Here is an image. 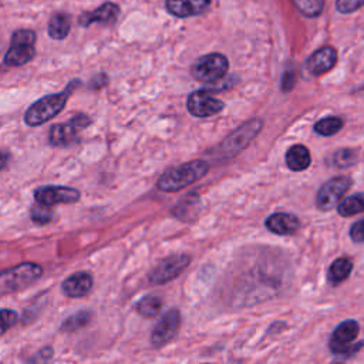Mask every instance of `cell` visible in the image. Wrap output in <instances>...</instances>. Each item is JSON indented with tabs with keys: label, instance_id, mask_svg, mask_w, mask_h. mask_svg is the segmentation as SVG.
Instances as JSON below:
<instances>
[{
	"label": "cell",
	"instance_id": "obj_1",
	"mask_svg": "<svg viewBox=\"0 0 364 364\" xmlns=\"http://www.w3.org/2000/svg\"><path fill=\"white\" fill-rule=\"evenodd\" d=\"M209 171V164L203 159H195L188 164L171 168L158 179V188L164 192H176L203 178Z\"/></svg>",
	"mask_w": 364,
	"mask_h": 364
},
{
	"label": "cell",
	"instance_id": "obj_2",
	"mask_svg": "<svg viewBox=\"0 0 364 364\" xmlns=\"http://www.w3.org/2000/svg\"><path fill=\"white\" fill-rule=\"evenodd\" d=\"M78 84H80V81L74 80L65 87L64 91H61L58 94H48V95L37 100L33 105H30V108L26 112V117H24L26 124L30 127H38V125L50 121L51 118H54L65 107L67 98L70 97L74 87H77Z\"/></svg>",
	"mask_w": 364,
	"mask_h": 364
},
{
	"label": "cell",
	"instance_id": "obj_3",
	"mask_svg": "<svg viewBox=\"0 0 364 364\" xmlns=\"http://www.w3.org/2000/svg\"><path fill=\"white\" fill-rule=\"evenodd\" d=\"M43 274L40 264L26 262L0 272V297L20 291L38 280Z\"/></svg>",
	"mask_w": 364,
	"mask_h": 364
},
{
	"label": "cell",
	"instance_id": "obj_4",
	"mask_svg": "<svg viewBox=\"0 0 364 364\" xmlns=\"http://www.w3.org/2000/svg\"><path fill=\"white\" fill-rule=\"evenodd\" d=\"M36 33L28 28H20L13 33L10 47L4 55V64L20 67L33 60L36 54Z\"/></svg>",
	"mask_w": 364,
	"mask_h": 364
},
{
	"label": "cell",
	"instance_id": "obj_5",
	"mask_svg": "<svg viewBox=\"0 0 364 364\" xmlns=\"http://www.w3.org/2000/svg\"><path fill=\"white\" fill-rule=\"evenodd\" d=\"M229 70L228 58L220 53H210L199 57L192 65V75L200 82H216Z\"/></svg>",
	"mask_w": 364,
	"mask_h": 364
},
{
	"label": "cell",
	"instance_id": "obj_6",
	"mask_svg": "<svg viewBox=\"0 0 364 364\" xmlns=\"http://www.w3.org/2000/svg\"><path fill=\"white\" fill-rule=\"evenodd\" d=\"M358 331L360 326L355 320H346L340 323L330 337L331 353H334L336 355H347L353 354L355 350H360L364 346V341L361 344H354Z\"/></svg>",
	"mask_w": 364,
	"mask_h": 364
},
{
	"label": "cell",
	"instance_id": "obj_7",
	"mask_svg": "<svg viewBox=\"0 0 364 364\" xmlns=\"http://www.w3.org/2000/svg\"><path fill=\"white\" fill-rule=\"evenodd\" d=\"M263 122L260 119H250L240 125L236 131H233L220 145V151L223 155L235 156L240 152L247 144L260 132Z\"/></svg>",
	"mask_w": 364,
	"mask_h": 364
},
{
	"label": "cell",
	"instance_id": "obj_8",
	"mask_svg": "<svg viewBox=\"0 0 364 364\" xmlns=\"http://www.w3.org/2000/svg\"><path fill=\"white\" fill-rule=\"evenodd\" d=\"M191 263V256L181 253L172 255L161 260L149 273V282L155 284H164L178 277Z\"/></svg>",
	"mask_w": 364,
	"mask_h": 364
},
{
	"label": "cell",
	"instance_id": "obj_9",
	"mask_svg": "<svg viewBox=\"0 0 364 364\" xmlns=\"http://www.w3.org/2000/svg\"><path fill=\"white\" fill-rule=\"evenodd\" d=\"M91 119L84 114L74 115L68 122L57 124L50 129V144L53 146H67L77 139L78 131L88 127Z\"/></svg>",
	"mask_w": 364,
	"mask_h": 364
},
{
	"label": "cell",
	"instance_id": "obj_10",
	"mask_svg": "<svg viewBox=\"0 0 364 364\" xmlns=\"http://www.w3.org/2000/svg\"><path fill=\"white\" fill-rule=\"evenodd\" d=\"M351 179L347 176H337L326 182L317 196H316V205L320 210H330L338 205L343 195L350 189Z\"/></svg>",
	"mask_w": 364,
	"mask_h": 364
},
{
	"label": "cell",
	"instance_id": "obj_11",
	"mask_svg": "<svg viewBox=\"0 0 364 364\" xmlns=\"http://www.w3.org/2000/svg\"><path fill=\"white\" fill-rule=\"evenodd\" d=\"M186 108L193 117L206 118L223 109V102L215 98L208 90L193 91L186 100Z\"/></svg>",
	"mask_w": 364,
	"mask_h": 364
},
{
	"label": "cell",
	"instance_id": "obj_12",
	"mask_svg": "<svg viewBox=\"0 0 364 364\" xmlns=\"http://www.w3.org/2000/svg\"><path fill=\"white\" fill-rule=\"evenodd\" d=\"M179 326H181V313L175 309L166 311L152 330V334H151L152 346L162 347L168 344L176 336Z\"/></svg>",
	"mask_w": 364,
	"mask_h": 364
},
{
	"label": "cell",
	"instance_id": "obj_13",
	"mask_svg": "<svg viewBox=\"0 0 364 364\" xmlns=\"http://www.w3.org/2000/svg\"><path fill=\"white\" fill-rule=\"evenodd\" d=\"M81 193L68 186H43L36 189L34 199L37 203L54 206L58 203H74L80 199Z\"/></svg>",
	"mask_w": 364,
	"mask_h": 364
},
{
	"label": "cell",
	"instance_id": "obj_14",
	"mask_svg": "<svg viewBox=\"0 0 364 364\" xmlns=\"http://www.w3.org/2000/svg\"><path fill=\"white\" fill-rule=\"evenodd\" d=\"M336 63H337V50L331 46H324L309 57L306 67L310 74L321 75L330 71L336 65Z\"/></svg>",
	"mask_w": 364,
	"mask_h": 364
},
{
	"label": "cell",
	"instance_id": "obj_15",
	"mask_svg": "<svg viewBox=\"0 0 364 364\" xmlns=\"http://www.w3.org/2000/svg\"><path fill=\"white\" fill-rule=\"evenodd\" d=\"M118 14H119V7L115 3L107 1L101 6H98L92 11H84L82 14H80L78 24L82 26V27H88L94 23L109 24V23H114L117 20Z\"/></svg>",
	"mask_w": 364,
	"mask_h": 364
},
{
	"label": "cell",
	"instance_id": "obj_16",
	"mask_svg": "<svg viewBox=\"0 0 364 364\" xmlns=\"http://www.w3.org/2000/svg\"><path fill=\"white\" fill-rule=\"evenodd\" d=\"M212 0H165L168 13L175 17L185 18L203 13Z\"/></svg>",
	"mask_w": 364,
	"mask_h": 364
},
{
	"label": "cell",
	"instance_id": "obj_17",
	"mask_svg": "<svg viewBox=\"0 0 364 364\" xmlns=\"http://www.w3.org/2000/svg\"><path fill=\"white\" fill-rule=\"evenodd\" d=\"M92 287V277L87 272H77L67 277L63 284L61 290L68 297H84Z\"/></svg>",
	"mask_w": 364,
	"mask_h": 364
},
{
	"label": "cell",
	"instance_id": "obj_18",
	"mask_svg": "<svg viewBox=\"0 0 364 364\" xmlns=\"http://www.w3.org/2000/svg\"><path fill=\"white\" fill-rule=\"evenodd\" d=\"M264 225L270 232H273L276 235H291L299 230L300 220L291 213L279 212V213L270 215L266 219Z\"/></svg>",
	"mask_w": 364,
	"mask_h": 364
},
{
	"label": "cell",
	"instance_id": "obj_19",
	"mask_svg": "<svg viewBox=\"0 0 364 364\" xmlns=\"http://www.w3.org/2000/svg\"><path fill=\"white\" fill-rule=\"evenodd\" d=\"M310 162H311L310 151L304 145H300V144L293 145L286 152V165L289 169L294 172L307 169L310 166Z\"/></svg>",
	"mask_w": 364,
	"mask_h": 364
},
{
	"label": "cell",
	"instance_id": "obj_20",
	"mask_svg": "<svg viewBox=\"0 0 364 364\" xmlns=\"http://www.w3.org/2000/svg\"><path fill=\"white\" fill-rule=\"evenodd\" d=\"M71 28L70 16L65 13H55L48 20V34L54 40H63L68 36Z\"/></svg>",
	"mask_w": 364,
	"mask_h": 364
},
{
	"label": "cell",
	"instance_id": "obj_21",
	"mask_svg": "<svg viewBox=\"0 0 364 364\" xmlns=\"http://www.w3.org/2000/svg\"><path fill=\"white\" fill-rule=\"evenodd\" d=\"M353 270V262L348 257L336 259L328 269V280L331 284H340L344 282Z\"/></svg>",
	"mask_w": 364,
	"mask_h": 364
},
{
	"label": "cell",
	"instance_id": "obj_22",
	"mask_svg": "<svg viewBox=\"0 0 364 364\" xmlns=\"http://www.w3.org/2000/svg\"><path fill=\"white\" fill-rule=\"evenodd\" d=\"M337 212L341 216H353L364 212V193L350 195L343 199L337 206Z\"/></svg>",
	"mask_w": 364,
	"mask_h": 364
},
{
	"label": "cell",
	"instance_id": "obj_23",
	"mask_svg": "<svg viewBox=\"0 0 364 364\" xmlns=\"http://www.w3.org/2000/svg\"><path fill=\"white\" fill-rule=\"evenodd\" d=\"M162 307V300L155 294H148L136 303V311L144 317H155Z\"/></svg>",
	"mask_w": 364,
	"mask_h": 364
},
{
	"label": "cell",
	"instance_id": "obj_24",
	"mask_svg": "<svg viewBox=\"0 0 364 364\" xmlns=\"http://www.w3.org/2000/svg\"><path fill=\"white\" fill-rule=\"evenodd\" d=\"M296 9L309 18L318 17L323 13L326 0H291Z\"/></svg>",
	"mask_w": 364,
	"mask_h": 364
},
{
	"label": "cell",
	"instance_id": "obj_25",
	"mask_svg": "<svg viewBox=\"0 0 364 364\" xmlns=\"http://www.w3.org/2000/svg\"><path fill=\"white\" fill-rule=\"evenodd\" d=\"M341 128H343V119L338 118V117H327V118H323V119L317 121L316 125H314V131H316L318 135H323V136L334 135V134H337Z\"/></svg>",
	"mask_w": 364,
	"mask_h": 364
},
{
	"label": "cell",
	"instance_id": "obj_26",
	"mask_svg": "<svg viewBox=\"0 0 364 364\" xmlns=\"http://www.w3.org/2000/svg\"><path fill=\"white\" fill-rule=\"evenodd\" d=\"M91 320V313L90 311H78L73 316H70L63 324H61V330L63 331H68V333H73V331H77L82 327H85Z\"/></svg>",
	"mask_w": 364,
	"mask_h": 364
},
{
	"label": "cell",
	"instance_id": "obj_27",
	"mask_svg": "<svg viewBox=\"0 0 364 364\" xmlns=\"http://www.w3.org/2000/svg\"><path fill=\"white\" fill-rule=\"evenodd\" d=\"M50 208L51 206L36 203L33 206V209H31V219H33V222H36L38 225H44V223L51 222L53 218H54V213H53V210Z\"/></svg>",
	"mask_w": 364,
	"mask_h": 364
},
{
	"label": "cell",
	"instance_id": "obj_28",
	"mask_svg": "<svg viewBox=\"0 0 364 364\" xmlns=\"http://www.w3.org/2000/svg\"><path fill=\"white\" fill-rule=\"evenodd\" d=\"M355 159H357V152L353 149H340V151L334 152V155H333V164L340 168L353 165L355 162Z\"/></svg>",
	"mask_w": 364,
	"mask_h": 364
},
{
	"label": "cell",
	"instance_id": "obj_29",
	"mask_svg": "<svg viewBox=\"0 0 364 364\" xmlns=\"http://www.w3.org/2000/svg\"><path fill=\"white\" fill-rule=\"evenodd\" d=\"M18 320V316L14 310L1 309L0 310V336L4 334L10 327H13Z\"/></svg>",
	"mask_w": 364,
	"mask_h": 364
},
{
	"label": "cell",
	"instance_id": "obj_30",
	"mask_svg": "<svg viewBox=\"0 0 364 364\" xmlns=\"http://www.w3.org/2000/svg\"><path fill=\"white\" fill-rule=\"evenodd\" d=\"M364 6V0H336V10L341 14H350Z\"/></svg>",
	"mask_w": 364,
	"mask_h": 364
},
{
	"label": "cell",
	"instance_id": "obj_31",
	"mask_svg": "<svg viewBox=\"0 0 364 364\" xmlns=\"http://www.w3.org/2000/svg\"><path fill=\"white\" fill-rule=\"evenodd\" d=\"M350 237L353 239V242L355 243H361L364 242V219L353 223L351 229H350Z\"/></svg>",
	"mask_w": 364,
	"mask_h": 364
},
{
	"label": "cell",
	"instance_id": "obj_32",
	"mask_svg": "<svg viewBox=\"0 0 364 364\" xmlns=\"http://www.w3.org/2000/svg\"><path fill=\"white\" fill-rule=\"evenodd\" d=\"M294 81H296V75L293 71H287L284 75H283V81H282V88L283 91H289L293 88L294 85Z\"/></svg>",
	"mask_w": 364,
	"mask_h": 364
},
{
	"label": "cell",
	"instance_id": "obj_33",
	"mask_svg": "<svg viewBox=\"0 0 364 364\" xmlns=\"http://www.w3.org/2000/svg\"><path fill=\"white\" fill-rule=\"evenodd\" d=\"M107 84H108V77H107L105 74H98L97 77H94V78L91 80L90 87L94 88V90H97V88H101V87H104V85H107Z\"/></svg>",
	"mask_w": 364,
	"mask_h": 364
},
{
	"label": "cell",
	"instance_id": "obj_34",
	"mask_svg": "<svg viewBox=\"0 0 364 364\" xmlns=\"http://www.w3.org/2000/svg\"><path fill=\"white\" fill-rule=\"evenodd\" d=\"M9 159H10V154L7 151H0V171L6 168Z\"/></svg>",
	"mask_w": 364,
	"mask_h": 364
}]
</instances>
